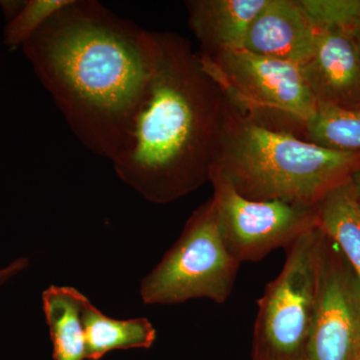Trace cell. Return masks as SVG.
<instances>
[{"mask_svg":"<svg viewBox=\"0 0 360 360\" xmlns=\"http://www.w3.org/2000/svg\"><path fill=\"white\" fill-rule=\"evenodd\" d=\"M85 148L122 155L155 63V32L94 0H71L22 45Z\"/></svg>","mask_w":360,"mask_h":360,"instance_id":"6da1fadb","label":"cell"},{"mask_svg":"<svg viewBox=\"0 0 360 360\" xmlns=\"http://www.w3.org/2000/svg\"><path fill=\"white\" fill-rule=\"evenodd\" d=\"M153 72L127 148L112 161L125 184L169 203L210 181L231 105L184 37L155 32Z\"/></svg>","mask_w":360,"mask_h":360,"instance_id":"7a4b0ae2","label":"cell"},{"mask_svg":"<svg viewBox=\"0 0 360 360\" xmlns=\"http://www.w3.org/2000/svg\"><path fill=\"white\" fill-rule=\"evenodd\" d=\"M360 169V153H343L260 127L231 108L210 179L243 198L315 206Z\"/></svg>","mask_w":360,"mask_h":360,"instance_id":"3957f363","label":"cell"},{"mask_svg":"<svg viewBox=\"0 0 360 360\" xmlns=\"http://www.w3.org/2000/svg\"><path fill=\"white\" fill-rule=\"evenodd\" d=\"M205 72L245 120L303 139L317 103L295 63L229 49L200 54Z\"/></svg>","mask_w":360,"mask_h":360,"instance_id":"277c9868","label":"cell"},{"mask_svg":"<svg viewBox=\"0 0 360 360\" xmlns=\"http://www.w3.org/2000/svg\"><path fill=\"white\" fill-rule=\"evenodd\" d=\"M240 264L227 250L213 198L194 210L174 245L142 279L146 304L172 305L196 298L224 303Z\"/></svg>","mask_w":360,"mask_h":360,"instance_id":"5b68a950","label":"cell"},{"mask_svg":"<svg viewBox=\"0 0 360 360\" xmlns=\"http://www.w3.org/2000/svg\"><path fill=\"white\" fill-rule=\"evenodd\" d=\"M322 238L317 226L286 248L283 270L257 302L252 360H303L316 305Z\"/></svg>","mask_w":360,"mask_h":360,"instance_id":"8992f818","label":"cell"},{"mask_svg":"<svg viewBox=\"0 0 360 360\" xmlns=\"http://www.w3.org/2000/svg\"><path fill=\"white\" fill-rule=\"evenodd\" d=\"M210 181L222 239L240 264L260 262L278 248L286 250L319 226L315 206L248 200L219 177L212 176Z\"/></svg>","mask_w":360,"mask_h":360,"instance_id":"52a82bcc","label":"cell"},{"mask_svg":"<svg viewBox=\"0 0 360 360\" xmlns=\"http://www.w3.org/2000/svg\"><path fill=\"white\" fill-rule=\"evenodd\" d=\"M360 350V281L323 233L319 290L303 360H354Z\"/></svg>","mask_w":360,"mask_h":360,"instance_id":"ba28073f","label":"cell"},{"mask_svg":"<svg viewBox=\"0 0 360 360\" xmlns=\"http://www.w3.org/2000/svg\"><path fill=\"white\" fill-rule=\"evenodd\" d=\"M359 27L321 30L314 54L300 66L317 104L360 106Z\"/></svg>","mask_w":360,"mask_h":360,"instance_id":"9c48e42d","label":"cell"},{"mask_svg":"<svg viewBox=\"0 0 360 360\" xmlns=\"http://www.w3.org/2000/svg\"><path fill=\"white\" fill-rule=\"evenodd\" d=\"M319 35L298 0H269L251 23L241 49L302 66L314 54Z\"/></svg>","mask_w":360,"mask_h":360,"instance_id":"30bf717a","label":"cell"},{"mask_svg":"<svg viewBox=\"0 0 360 360\" xmlns=\"http://www.w3.org/2000/svg\"><path fill=\"white\" fill-rule=\"evenodd\" d=\"M269 0L187 1L189 25L200 42L201 54L241 49L251 23Z\"/></svg>","mask_w":360,"mask_h":360,"instance_id":"8fae6325","label":"cell"},{"mask_svg":"<svg viewBox=\"0 0 360 360\" xmlns=\"http://www.w3.org/2000/svg\"><path fill=\"white\" fill-rule=\"evenodd\" d=\"M89 298L70 286H51L42 295L54 360L85 359L82 314Z\"/></svg>","mask_w":360,"mask_h":360,"instance_id":"7c38bea8","label":"cell"},{"mask_svg":"<svg viewBox=\"0 0 360 360\" xmlns=\"http://www.w3.org/2000/svg\"><path fill=\"white\" fill-rule=\"evenodd\" d=\"M315 207L319 229L340 248L360 281V202L352 179L326 193Z\"/></svg>","mask_w":360,"mask_h":360,"instance_id":"4fadbf2b","label":"cell"},{"mask_svg":"<svg viewBox=\"0 0 360 360\" xmlns=\"http://www.w3.org/2000/svg\"><path fill=\"white\" fill-rule=\"evenodd\" d=\"M85 359L99 360L108 352L130 348H149L156 340V330L148 319L117 321L99 311L89 302L84 314Z\"/></svg>","mask_w":360,"mask_h":360,"instance_id":"5bb4252c","label":"cell"},{"mask_svg":"<svg viewBox=\"0 0 360 360\" xmlns=\"http://www.w3.org/2000/svg\"><path fill=\"white\" fill-rule=\"evenodd\" d=\"M303 139L331 150L360 153V106L317 104Z\"/></svg>","mask_w":360,"mask_h":360,"instance_id":"9a60e30c","label":"cell"},{"mask_svg":"<svg viewBox=\"0 0 360 360\" xmlns=\"http://www.w3.org/2000/svg\"><path fill=\"white\" fill-rule=\"evenodd\" d=\"M71 0H28L9 18L4 30L6 46H22L54 14L70 4Z\"/></svg>","mask_w":360,"mask_h":360,"instance_id":"2e32d148","label":"cell"},{"mask_svg":"<svg viewBox=\"0 0 360 360\" xmlns=\"http://www.w3.org/2000/svg\"><path fill=\"white\" fill-rule=\"evenodd\" d=\"M298 2L319 32L360 26V0H298Z\"/></svg>","mask_w":360,"mask_h":360,"instance_id":"e0dca14e","label":"cell"},{"mask_svg":"<svg viewBox=\"0 0 360 360\" xmlns=\"http://www.w3.org/2000/svg\"><path fill=\"white\" fill-rule=\"evenodd\" d=\"M28 264H30V260L27 258H18V259L14 260L4 269H0V285L6 283L13 277L18 276L20 272L28 266Z\"/></svg>","mask_w":360,"mask_h":360,"instance_id":"ac0fdd59","label":"cell"},{"mask_svg":"<svg viewBox=\"0 0 360 360\" xmlns=\"http://www.w3.org/2000/svg\"><path fill=\"white\" fill-rule=\"evenodd\" d=\"M352 182L355 193H356L357 198H359L360 202V169L357 170V172L352 175Z\"/></svg>","mask_w":360,"mask_h":360,"instance_id":"d6986e66","label":"cell"},{"mask_svg":"<svg viewBox=\"0 0 360 360\" xmlns=\"http://www.w3.org/2000/svg\"><path fill=\"white\" fill-rule=\"evenodd\" d=\"M354 360H360V350L359 354H357L356 357H355Z\"/></svg>","mask_w":360,"mask_h":360,"instance_id":"ffe728a7","label":"cell"},{"mask_svg":"<svg viewBox=\"0 0 360 360\" xmlns=\"http://www.w3.org/2000/svg\"><path fill=\"white\" fill-rule=\"evenodd\" d=\"M359 39H360V27H359Z\"/></svg>","mask_w":360,"mask_h":360,"instance_id":"44dd1931","label":"cell"}]
</instances>
